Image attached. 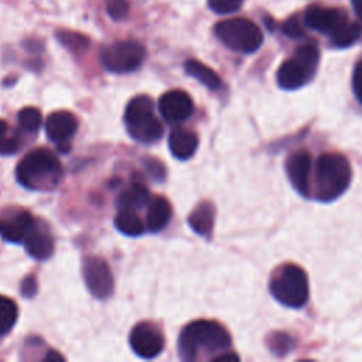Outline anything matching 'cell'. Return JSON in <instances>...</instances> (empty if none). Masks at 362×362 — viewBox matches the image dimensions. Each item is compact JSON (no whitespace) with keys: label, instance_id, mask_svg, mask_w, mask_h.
<instances>
[{"label":"cell","instance_id":"obj_1","mask_svg":"<svg viewBox=\"0 0 362 362\" xmlns=\"http://www.w3.org/2000/svg\"><path fill=\"white\" fill-rule=\"evenodd\" d=\"M230 346L228 329L211 320L189 322L180 334L178 352L184 361H195L202 355L223 352Z\"/></svg>","mask_w":362,"mask_h":362},{"label":"cell","instance_id":"obj_2","mask_svg":"<svg viewBox=\"0 0 362 362\" xmlns=\"http://www.w3.org/2000/svg\"><path fill=\"white\" fill-rule=\"evenodd\" d=\"M64 175L57 156L48 148H35L25 154L16 167L17 181L33 191L55 188Z\"/></svg>","mask_w":362,"mask_h":362},{"label":"cell","instance_id":"obj_3","mask_svg":"<svg viewBox=\"0 0 362 362\" xmlns=\"http://www.w3.org/2000/svg\"><path fill=\"white\" fill-rule=\"evenodd\" d=\"M351 177V165L342 154H321L315 163L314 173L315 198L321 202H331L337 199L349 187Z\"/></svg>","mask_w":362,"mask_h":362},{"label":"cell","instance_id":"obj_4","mask_svg":"<svg viewBox=\"0 0 362 362\" xmlns=\"http://www.w3.org/2000/svg\"><path fill=\"white\" fill-rule=\"evenodd\" d=\"M124 126L132 139L154 143L163 136V124L154 115V105L147 95L133 98L124 110Z\"/></svg>","mask_w":362,"mask_h":362},{"label":"cell","instance_id":"obj_5","mask_svg":"<svg viewBox=\"0 0 362 362\" xmlns=\"http://www.w3.org/2000/svg\"><path fill=\"white\" fill-rule=\"evenodd\" d=\"M270 293L283 305L300 308L308 300V279L305 272L293 263H286L270 279Z\"/></svg>","mask_w":362,"mask_h":362},{"label":"cell","instance_id":"obj_6","mask_svg":"<svg viewBox=\"0 0 362 362\" xmlns=\"http://www.w3.org/2000/svg\"><path fill=\"white\" fill-rule=\"evenodd\" d=\"M320 52L313 44L301 45L294 55L286 59L277 69V83L286 90H294L307 83L315 74Z\"/></svg>","mask_w":362,"mask_h":362},{"label":"cell","instance_id":"obj_7","mask_svg":"<svg viewBox=\"0 0 362 362\" xmlns=\"http://www.w3.org/2000/svg\"><path fill=\"white\" fill-rule=\"evenodd\" d=\"M214 31L223 45L236 52H255L263 42V34L259 25L243 17L219 21L214 27Z\"/></svg>","mask_w":362,"mask_h":362},{"label":"cell","instance_id":"obj_8","mask_svg":"<svg viewBox=\"0 0 362 362\" xmlns=\"http://www.w3.org/2000/svg\"><path fill=\"white\" fill-rule=\"evenodd\" d=\"M146 58V48L137 41H116L100 51V64L109 72L124 74L137 69Z\"/></svg>","mask_w":362,"mask_h":362},{"label":"cell","instance_id":"obj_9","mask_svg":"<svg viewBox=\"0 0 362 362\" xmlns=\"http://www.w3.org/2000/svg\"><path fill=\"white\" fill-rule=\"evenodd\" d=\"M82 272L85 284L93 297L100 300L110 297L115 287L113 274L102 257L88 256L83 260Z\"/></svg>","mask_w":362,"mask_h":362},{"label":"cell","instance_id":"obj_10","mask_svg":"<svg viewBox=\"0 0 362 362\" xmlns=\"http://www.w3.org/2000/svg\"><path fill=\"white\" fill-rule=\"evenodd\" d=\"M129 344L136 355L151 359L164 348V337L151 322H139L129 335Z\"/></svg>","mask_w":362,"mask_h":362},{"label":"cell","instance_id":"obj_11","mask_svg":"<svg viewBox=\"0 0 362 362\" xmlns=\"http://www.w3.org/2000/svg\"><path fill=\"white\" fill-rule=\"evenodd\" d=\"M35 225L34 216L21 208H10L0 214V235L13 243L24 242Z\"/></svg>","mask_w":362,"mask_h":362},{"label":"cell","instance_id":"obj_12","mask_svg":"<svg viewBox=\"0 0 362 362\" xmlns=\"http://www.w3.org/2000/svg\"><path fill=\"white\" fill-rule=\"evenodd\" d=\"M78 130V119L68 110L52 112L45 122V132L61 151L69 148V140Z\"/></svg>","mask_w":362,"mask_h":362},{"label":"cell","instance_id":"obj_13","mask_svg":"<svg viewBox=\"0 0 362 362\" xmlns=\"http://www.w3.org/2000/svg\"><path fill=\"white\" fill-rule=\"evenodd\" d=\"M158 109L161 116L168 123H180L192 115L194 103L187 92L181 89H173L161 95L158 100Z\"/></svg>","mask_w":362,"mask_h":362},{"label":"cell","instance_id":"obj_14","mask_svg":"<svg viewBox=\"0 0 362 362\" xmlns=\"http://www.w3.org/2000/svg\"><path fill=\"white\" fill-rule=\"evenodd\" d=\"M286 174L293 188L303 197L310 195V174H311V157L305 150L291 153L286 160Z\"/></svg>","mask_w":362,"mask_h":362},{"label":"cell","instance_id":"obj_15","mask_svg":"<svg viewBox=\"0 0 362 362\" xmlns=\"http://www.w3.org/2000/svg\"><path fill=\"white\" fill-rule=\"evenodd\" d=\"M346 21V17L342 11L331 7H322L313 4L304 13V23L313 30H317L324 34H332L339 25Z\"/></svg>","mask_w":362,"mask_h":362},{"label":"cell","instance_id":"obj_16","mask_svg":"<svg viewBox=\"0 0 362 362\" xmlns=\"http://www.w3.org/2000/svg\"><path fill=\"white\" fill-rule=\"evenodd\" d=\"M27 253L37 260H47L54 253V238L45 226L35 225L24 240Z\"/></svg>","mask_w":362,"mask_h":362},{"label":"cell","instance_id":"obj_17","mask_svg":"<svg viewBox=\"0 0 362 362\" xmlns=\"http://www.w3.org/2000/svg\"><path fill=\"white\" fill-rule=\"evenodd\" d=\"M168 147L175 158L187 160L197 151L198 137L194 132L178 127L170 133Z\"/></svg>","mask_w":362,"mask_h":362},{"label":"cell","instance_id":"obj_18","mask_svg":"<svg viewBox=\"0 0 362 362\" xmlns=\"http://www.w3.org/2000/svg\"><path fill=\"white\" fill-rule=\"evenodd\" d=\"M171 205L164 197H154L148 202L146 223L150 232H160L164 229L171 219Z\"/></svg>","mask_w":362,"mask_h":362},{"label":"cell","instance_id":"obj_19","mask_svg":"<svg viewBox=\"0 0 362 362\" xmlns=\"http://www.w3.org/2000/svg\"><path fill=\"white\" fill-rule=\"evenodd\" d=\"M215 221V208L211 202L198 204L188 216V223L194 232L201 236H211Z\"/></svg>","mask_w":362,"mask_h":362},{"label":"cell","instance_id":"obj_20","mask_svg":"<svg viewBox=\"0 0 362 362\" xmlns=\"http://www.w3.org/2000/svg\"><path fill=\"white\" fill-rule=\"evenodd\" d=\"M150 202V192L146 185L133 182L116 199L119 211H137Z\"/></svg>","mask_w":362,"mask_h":362},{"label":"cell","instance_id":"obj_21","mask_svg":"<svg viewBox=\"0 0 362 362\" xmlns=\"http://www.w3.org/2000/svg\"><path fill=\"white\" fill-rule=\"evenodd\" d=\"M184 68L188 75H191L192 78L199 81L204 86H206L211 90H216L222 85L219 75L214 69H211L209 66H206L205 64H202L197 59H188L184 64Z\"/></svg>","mask_w":362,"mask_h":362},{"label":"cell","instance_id":"obj_22","mask_svg":"<svg viewBox=\"0 0 362 362\" xmlns=\"http://www.w3.org/2000/svg\"><path fill=\"white\" fill-rule=\"evenodd\" d=\"M115 226L127 236H139L144 232L143 222L134 211H119L115 218Z\"/></svg>","mask_w":362,"mask_h":362},{"label":"cell","instance_id":"obj_23","mask_svg":"<svg viewBox=\"0 0 362 362\" xmlns=\"http://www.w3.org/2000/svg\"><path fill=\"white\" fill-rule=\"evenodd\" d=\"M362 27L358 23L345 21L331 34V42L338 48H345L352 45L361 35Z\"/></svg>","mask_w":362,"mask_h":362},{"label":"cell","instance_id":"obj_24","mask_svg":"<svg viewBox=\"0 0 362 362\" xmlns=\"http://www.w3.org/2000/svg\"><path fill=\"white\" fill-rule=\"evenodd\" d=\"M20 148V136L8 122L0 119V156H8Z\"/></svg>","mask_w":362,"mask_h":362},{"label":"cell","instance_id":"obj_25","mask_svg":"<svg viewBox=\"0 0 362 362\" xmlns=\"http://www.w3.org/2000/svg\"><path fill=\"white\" fill-rule=\"evenodd\" d=\"M17 314L18 310L16 303L6 296H0V337L10 332V329L14 327Z\"/></svg>","mask_w":362,"mask_h":362},{"label":"cell","instance_id":"obj_26","mask_svg":"<svg viewBox=\"0 0 362 362\" xmlns=\"http://www.w3.org/2000/svg\"><path fill=\"white\" fill-rule=\"evenodd\" d=\"M55 37L59 41V44H62L65 48H68L72 52H81L89 47V38L81 33L59 30L57 31Z\"/></svg>","mask_w":362,"mask_h":362},{"label":"cell","instance_id":"obj_27","mask_svg":"<svg viewBox=\"0 0 362 362\" xmlns=\"http://www.w3.org/2000/svg\"><path fill=\"white\" fill-rule=\"evenodd\" d=\"M17 120H18V124L20 127L27 132V133H37L40 126H41V122H42V117H41V112L35 107H24L18 112L17 115Z\"/></svg>","mask_w":362,"mask_h":362},{"label":"cell","instance_id":"obj_28","mask_svg":"<svg viewBox=\"0 0 362 362\" xmlns=\"http://www.w3.org/2000/svg\"><path fill=\"white\" fill-rule=\"evenodd\" d=\"M293 344H294L293 337L288 335L287 332H273L267 338L269 349L279 356L288 354V351L293 348Z\"/></svg>","mask_w":362,"mask_h":362},{"label":"cell","instance_id":"obj_29","mask_svg":"<svg viewBox=\"0 0 362 362\" xmlns=\"http://www.w3.org/2000/svg\"><path fill=\"white\" fill-rule=\"evenodd\" d=\"M106 11L113 20H123L129 14L127 0H106Z\"/></svg>","mask_w":362,"mask_h":362},{"label":"cell","instance_id":"obj_30","mask_svg":"<svg viewBox=\"0 0 362 362\" xmlns=\"http://www.w3.org/2000/svg\"><path fill=\"white\" fill-rule=\"evenodd\" d=\"M243 0H208L209 7L219 14H229L236 11Z\"/></svg>","mask_w":362,"mask_h":362},{"label":"cell","instance_id":"obj_31","mask_svg":"<svg viewBox=\"0 0 362 362\" xmlns=\"http://www.w3.org/2000/svg\"><path fill=\"white\" fill-rule=\"evenodd\" d=\"M144 167H146V171L150 174V177L153 180L163 181L165 178V167L157 158L147 157L144 160Z\"/></svg>","mask_w":362,"mask_h":362},{"label":"cell","instance_id":"obj_32","mask_svg":"<svg viewBox=\"0 0 362 362\" xmlns=\"http://www.w3.org/2000/svg\"><path fill=\"white\" fill-rule=\"evenodd\" d=\"M283 33L290 38H301L304 35L303 27L297 18V16H291L288 20H286L281 25Z\"/></svg>","mask_w":362,"mask_h":362},{"label":"cell","instance_id":"obj_33","mask_svg":"<svg viewBox=\"0 0 362 362\" xmlns=\"http://www.w3.org/2000/svg\"><path fill=\"white\" fill-rule=\"evenodd\" d=\"M352 89L355 98L362 103V61H359L352 74Z\"/></svg>","mask_w":362,"mask_h":362},{"label":"cell","instance_id":"obj_34","mask_svg":"<svg viewBox=\"0 0 362 362\" xmlns=\"http://www.w3.org/2000/svg\"><path fill=\"white\" fill-rule=\"evenodd\" d=\"M37 290H38L37 279H35L33 274L27 276V277L23 280V283H21V293H23V296H24V297H33V296H35Z\"/></svg>","mask_w":362,"mask_h":362},{"label":"cell","instance_id":"obj_35","mask_svg":"<svg viewBox=\"0 0 362 362\" xmlns=\"http://www.w3.org/2000/svg\"><path fill=\"white\" fill-rule=\"evenodd\" d=\"M212 361L214 362H229V361H239V356L236 355V354H233V352H222L221 355H218V356H215V358H212Z\"/></svg>","mask_w":362,"mask_h":362},{"label":"cell","instance_id":"obj_36","mask_svg":"<svg viewBox=\"0 0 362 362\" xmlns=\"http://www.w3.org/2000/svg\"><path fill=\"white\" fill-rule=\"evenodd\" d=\"M65 358L61 355V354H58L57 351H48L47 352V355H45V358H44V361L45 362H52V361H64Z\"/></svg>","mask_w":362,"mask_h":362},{"label":"cell","instance_id":"obj_37","mask_svg":"<svg viewBox=\"0 0 362 362\" xmlns=\"http://www.w3.org/2000/svg\"><path fill=\"white\" fill-rule=\"evenodd\" d=\"M355 13L358 14L359 18H362V0H351Z\"/></svg>","mask_w":362,"mask_h":362}]
</instances>
